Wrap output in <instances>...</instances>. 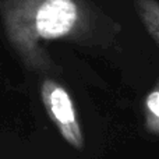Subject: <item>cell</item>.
<instances>
[{"label": "cell", "instance_id": "3957f363", "mask_svg": "<svg viewBox=\"0 0 159 159\" xmlns=\"http://www.w3.org/2000/svg\"><path fill=\"white\" fill-rule=\"evenodd\" d=\"M144 28L159 46V0H133Z\"/></svg>", "mask_w": 159, "mask_h": 159}, {"label": "cell", "instance_id": "6da1fadb", "mask_svg": "<svg viewBox=\"0 0 159 159\" xmlns=\"http://www.w3.org/2000/svg\"><path fill=\"white\" fill-rule=\"evenodd\" d=\"M0 21L22 61L39 71L53 67L48 42L107 46L120 32L119 22L91 0H0Z\"/></svg>", "mask_w": 159, "mask_h": 159}, {"label": "cell", "instance_id": "7a4b0ae2", "mask_svg": "<svg viewBox=\"0 0 159 159\" xmlns=\"http://www.w3.org/2000/svg\"><path fill=\"white\" fill-rule=\"evenodd\" d=\"M41 99L61 138L74 149H84V131L69 91L56 80L45 78L41 84Z\"/></svg>", "mask_w": 159, "mask_h": 159}, {"label": "cell", "instance_id": "277c9868", "mask_svg": "<svg viewBox=\"0 0 159 159\" xmlns=\"http://www.w3.org/2000/svg\"><path fill=\"white\" fill-rule=\"evenodd\" d=\"M144 127L152 135H159V80L144 99Z\"/></svg>", "mask_w": 159, "mask_h": 159}]
</instances>
